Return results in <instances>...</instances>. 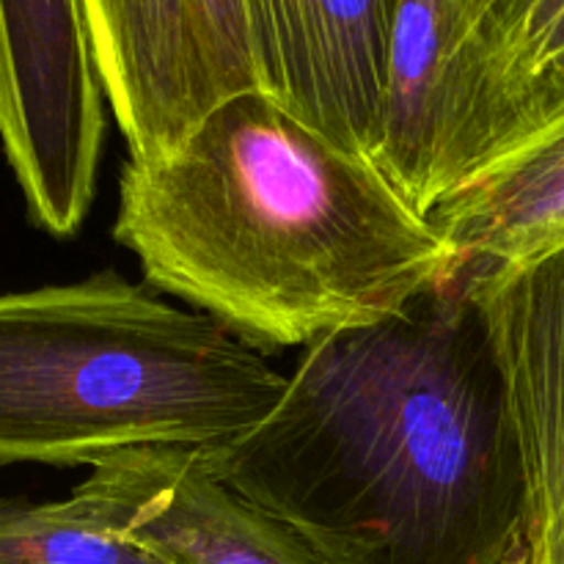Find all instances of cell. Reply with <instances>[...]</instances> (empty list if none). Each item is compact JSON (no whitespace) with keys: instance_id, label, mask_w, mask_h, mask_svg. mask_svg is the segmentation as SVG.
Here are the masks:
<instances>
[{"instance_id":"cell-3","label":"cell","mask_w":564,"mask_h":564,"mask_svg":"<svg viewBox=\"0 0 564 564\" xmlns=\"http://www.w3.org/2000/svg\"><path fill=\"white\" fill-rule=\"evenodd\" d=\"M284 391L264 352L116 270L0 295V466L235 444Z\"/></svg>"},{"instance_id":"cell-10","label":"cell","mask_w":564,"mask_h":564,"mask_svg":"<svg viewBox=\"0 0 564 564\" xmlns=\"http://www.w3.org/2000/svg\"><path fill=\"white\" fill-rule=\"evenodd\" d=\"M430 224L460 275L529 264L564 248V97L446 193Z\"/></svg>"},{"instance_id":"cell-2","label":"cell","mask_w":564,"mask_h":564,"mask_svg":"<svg viewBox=\"0 0 564 564\" xmlns=\"http://www.w3.org/2000/svg\"><path fill=\"white\" fill-rule=\"evenodd\" d=\"M113 237L143 281L253 350L308 347L460 281L446 242L367 154L251 91L119 180Z\"/></svg>"},{"instance_id":"cell-12","label":"cell","mask_w":564,"mask_h":564,"mask_svg":"<svg viewBox=\"0 0 564 564\" xmlns=\"http://www.w3.org/2000/svg\"><path fill=\"white\" fill-rule=\"evenodd\" d=\"M516 75L529 121L564 97V0H516Z\"/></svg>"},{"instance_id":"cell-11","label":"cell","mask_w":564,"mask_h":564,"mask_svg":"<svg viewBox=\"0 0 564 564\" xmlns=\"http://www.w3.org/2000/svg\"><path fill=\"white\" fill-rule=\"evenodd\" d=\"M0 564H165L110 529L72 490L61 501L0 499Z\"/></svg>"},{"instance_id":"cell-8","label":"cell","mask_w":564,"mask_h":564,"mask_svg":"<svg viewBox=\"0 0 564 564\" xmlns=\"http://www.w3.org/2000/svg\"><path fill=\"white\" fill-rule=\"evenodd\" d=\"M505 383L527 488V554L564 564V248L460 275Z\"/></svg>"},{"instance_id":"cell-13","label":"cell","mask_w":564,"mask_h":564,"mask_svg":"<svg viewBox=\"0 0 564 564\" xmlns=\"http://www.w3.org/2000/svg\"><path fill=\"white\" fill-rule=\"evenodd\" d=\"M510 564H532V562H529V554H527V545H523V549L521 551H518V554L516 556H512V562Z\"/></svg>"},{"instance_id":"cell-7","label":"cell","mask_w":564,"mask_h":564,"mask_svg":"<svg viewBox=\"0 0 564 564\" xmlns=\"http://www.w3.org/2000/svg\"><path fill=\"white\" fill-rule=\"evenodd\" d=\"M75 494L165 564H328L297 529L231 488L207 446L121 449Z\"/></svg>"},{"instance_id":"cell-4","label":"cell","mask_w":564,"mask_h":564,"mask_svg":"<svg viewBox=\"0 0 564 564\" xmlns=\"http://www.w3.org/2000/svg\"><path fill=\"white\" fill-rule=\"evenodd\" d=\"M512 0H402L372 160L430 215L523 130Z\"/></svg>"},{"instance_id":"cell-9","label":"cell","mask_w":564,"mask_h":564,"mask_svg":"<svg viewBox=\"0 0 564 564\" xmlns=\"http://www.w3.org/2000/svg\"><path fill=\"white\" fill-rule=\"evenodd\" d=\"M402 0H253L264 94L372 158Z\"/></svg>"},{"instance_id":"cell-1","label":"cell","mask_w":564,"mask_h":564,"mask_svg":"<svg viewBox=\"0 0 564 564\" xmlns=\"http://www.w3.org/2000/svg\"><path fill=\"white\" fill-rule=\"evenodd\" d=\"M220 477L328 564H510L527 488L505 383L466 284L303 347Z\"/></svg>"},{"instance_id":"cell-5","label":"cell","mask_w":564,"mask_h":564,"mask_svg":"<svg viewBox=\"0 0 564 564\" xmlns=\"http://www.w3.org/2000/svg\"><path fill=\"white\" fill-rule=\"evenodd\" d=\"M130 163L171 158L220 105L264 91L253 0H83Z\"/></svg>"},{"instance_id":"cell-6","label":"cell","mask_w":564,"mask_h":564,"mask_svg":"<svg viewBox=\"0 0 564 564\" xmlns=\"http://www.w3.org/2000/svg\"><path fill=\"white\" fill-rule=\"evenodd\" d=\"M0 143L28 218L58 240L75 235L105 143L83 0H0Z\"/></svg>"}]
</instances>
